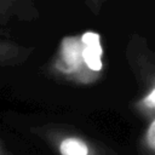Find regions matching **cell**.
<instances>
[{
	"instance_id": "8992f818",
	"label": "cell",
	"mask_w": 155,
	"mask_h": 155,
	"mask_svg": "<svg viewBox=\"0 0 155 155\" xmlns=\"http://www.w3.org/2000/svg\"><path fill=\"white\" fill-rule=\"evenodd\" d=\"M140 155H155V119L147 122L139 142Z\"/></svg>"
},
{
	"instance_id": "5b68a950",
	"label": "cell",
	"mask_w": 155,
	"mask_h": 155,
	"mask_svg": "<svg viewBox=\"0 0 155 155\" xmlns=\"http://www.w3.org/2000/svg\"><path fill=\"white\" fill-rule=\"evenodd\" d=\"M134 111L138 116L143 117L149 122L155 117V90H151L147 93H143L133 105Z\"/></svg>"
},
{
	"instance_id": "6da1fadb",
	"label": "cell",
	"mask_w": 155,
	"mask_h": 155,
	"mask_svg": "<svg viewBox=\"0 0 155 155\" xmlns=\"http://www.w3.org/2000/svg\"><path fill=\"white\" fill-rule=\"evenodd\" d=\"M50 70L79 85L94 82L103 71V47L96 31L64 36L51 61Z\"/></svg>"
},
{
	"instance_id": "277c9868",
	"label": "cell",
	"mask_w": 155,
	"mask_h": 155,
	"mask_svg": "<svg viewBox=\"0 0 155 155\" xmlns=\"http://www.w3.org/2000/svg\"><path fill=\"white\" fill-rule=\"evenodd\" d=\"M33 48L15 41L0 39V67H15L24 63L31 54Z\"/></svg>"
},
{
	"instance_id": "7a4b0ae2",
	"label": "cell",
	"mask_w": 155,
	"mask_h": 155,
	"mask_svg": "<svg viewBox=\"0 0 155 155\" xmlns=\"http://www.w3.org/2000/svg\"><path fill=\"white\" fill-rule=\"evenodd\" d=\"M58 155H110L103 145L86 136L58 126H42L33 130Z\"/></svg>"
},
{
	"instance_id": "3957f363",
	"label": "cell",
	"mask_w": 155,
	"mask_h": 155,
	"mask_svg": "<svg viewBox=\"0 0 155 155\" xmlns=\"http://www.w3.org/2000/svg\"><path fill=\"white\" fill-rule=\"evenodd\" d=\"M39 16L35 0H0V25H5L12 19L29 22Z\"/></svg>"
},
{
	"instance_id": "ba28073f",
	"label": "cell",
	"mask_w": 155,
	"mask_h": 155,
	"mask_svg": "<svg viewBox=\"0 0 155 155\" xmlns=\"http://www.w3.org/2000/svg\"><path fill=\"white\" fill-rule=\"evenodd\" d=\"M0 155H16V154H13V153H11L10 150H7V149L5 148V145L2 144V142L0 140Z\"/></svg>"
},
{
	"instance_id": "52a82bcc",
	"label": "cell",
	"mask_w": 155,
	"mask_h": 155,
	"mask_svg": "<svg viewBox=\"0 0 155 155\" xmlns=\"http://www.w3.org/2000/svg\"><path fill=\"white\" fill-rule=\"evenodd\" d=\"M85 1V5L88 7V10L93 13V15H99L105 0H84Z\"/></svg>"
}]
</instances>
